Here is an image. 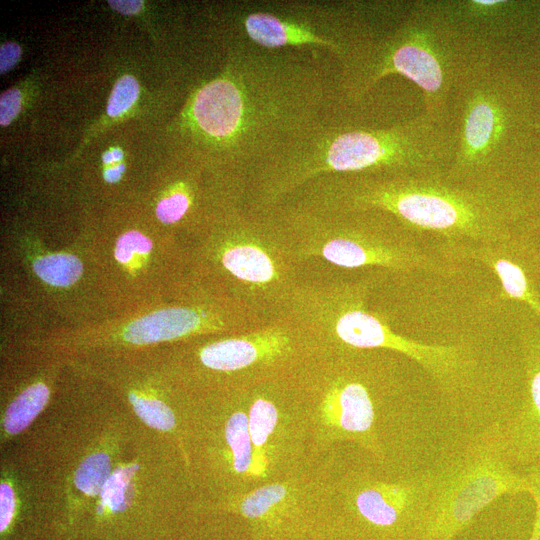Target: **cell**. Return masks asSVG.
Segmentation results:
<instances>
[{
    "label": "cell",
    "mask_w": 540,
    "mask_h": 540,
    "mask_svg": "<svg viewBox=\"0 0 540 540\" xmlns=\"http://www.w3.org/2000/svg\"><path fill=\"white\" fill-rule=\"evenodd\" d=\"M338 94L326 68L243 42L225 70L195 91L187 118L225 156L229 194L240 198L253 173L333 113Z\"/></svg>",
    "instance_id": "6da1fadb"
},
{
    "label": "cell",
    "mask_w": 540,
    "mask_h": 540,
    "mask_svg": "<svg viewBox=\"0 0 540 540\" xmlns=\"http://www.w3.org/2000/svg\"><path fill=\"white\" fill-rule=\"evenodd\" d=\"M447 171L366 172L317 178L286 202L305 208L377 210L408 232L448 243H494L514 236L525 206L503 178L456 181Z\"/></svg>",
    "instance_id": "7a4b0ae2"
},
{
    "label": "cell",
    "mask_w": 540,
    "mask_h": 540,
    "mask_svg": "<svg viewBox=\"0 0 540 540\" xmlns=\"http://www.w3.org/2000/svg\"><path fill=\"white\" fill-rule=\"evenodd\" d=\"M333 114V113H332ZM332 114L295 138L246 181L241 200L272 210L327 175L447 171L456 137L427 114L382 127L339 124Z\"/></svg>",
    "instance_id": "3957f363"
},
{
    "label": "cell",
    "mask_w": 540,
    "mask_h": 540,
    "mask_svg": "<svg viewBox=\"0 0 540 540\" xmlns=\"http://www.w3.org/2000/svg\"><path fill=\"white\" fill-rule=\"evenodd\" d=\"M215 212L183 242L186 277L264 321L280 317L301 280L302 266L275 212L234 198Z\"/></svg>",
    "instance_id": "277c9868"
},
{
    "label": "cell",
    "mask_w": 540,
    "mask_h": 540,
    "mask_svg": "<svg viewBox=\"0 0 540 540\" xmlns=\"http://www.w3.org/2000/svg\"><path fill=\"white\" fill-rule=\"evenodd\" d=\"M301 280L284 313L310 338L325 337L349 350L387 349L420 365L439 389L456 398L468 394L476 381L477 362L464 345L426 344L393 330L389 319L368 307L373 279L356 281Z\"/></svg>",
    "instance_id": "5b68a950"
},
{
    "label": "cell",
    "mask_w": 540,
    "mask_h": 540,
    "mask_svg": "<svg viewBox=\"0 0 540 540\" xmlns=\"http://www.w3.org/2000/svg\"><path fill=\"white\" fill-rule=\"evenodd\" d=\"M301 266L320 260L342 269L382 268L454 276L457 267L421 247L395 218L377 210L272 209Z\"/></svg>",
    "instance_id": "8992f818"
},
{
    "label": "cell",
    "mask_w": 540,
    "mask_h": 540,
    "mask_svg": "<svg viewBox=\"0 0 540 540\" xmlns=\"http://www.w3.org/2000/svg\"><path fill=\"white\" fill-rule=\"evenodd\" d=\"M457 36L427 8L383 36H362L337 76L339 94L360 100L378 81L399 74L422 91L425 114L447 124L449 100L469 64L454 52Z\"/></svg>",
    "instance_id": "52a82bcc"
},
{
    "label": "cell",
    "mask_w": 540,
    "mask_h": 540,
    "mask_svg": "<svg viewBox=\"0 0 540 540\" xmlns=\"http://www.w3.org/2000/svg\"><path fill=\"white\" fill-rule=\"evenodd\" d=\"M495 423L475 435L432 472V490L422 540H451L485 507L505 494L528 492L514 470Z\"/></svg>",
    "instance_id": "ba28073f"
},
{
    "label": "cell",
    "mask_w": 540,
    "mask_h": 540,
    "mask_svg": "<svg viewBox=\"0 0 540 540\" xmlns=\"http://www.w3.org/2000/svg\"><path fill=\"white\" fill-rule=\"evenodd\" d=\"M266 321L187 282L176 296L56 333L74 341L146 346L191 337L247 331Z\"/></svg>",
    "instance_id": "9c48e42d"
},
{
    "label": "cell",
    "mask_w": 540,
    "mask_h": 540,
    "mask_svg": "<svg viewBox=\"0 0 540 540\" xmlns=\"http://www.w3.org/2000/svg\"><path fill=\"white\" fill-rule=\"evenodd\" d=\"M92 245L110 316L172 298L184 287V247L166 232L123 227L92 237Z\"/></svg>",
    "instance_id": "30bf717a"
},
{
    "label": "cell",
    "mask_w": 540,
    "mask_h": 540,
    "mask_svg": "<svg viewBox=\"0 0 540 540\" xmlns=\"http://www.w3.org/2000/svg\"><path fill=\"white\" fill-rule=\"evenodd\" d=\"M459 131L447 176L456 181L503 178V150L511 131V110L496 70L469 64L455 88Z\"/></svg>",
    "instance_id": "8fae6325"
},
{
    "label": "cell",
    "mask_w": 540,
    "mask_h": 540,
    "mask_svg": "<svg viewBox=\"0 0 540 540\" xmlns=\"http://www.w3.org/2000/svg\"><path fill=\"white\" fill-rule=\"evenodd\" d=\"M238 23L244 43L266 49L313 46L343 63L362 37L344 12L329 4L244 5Z\"/></svg>",
    "instance_id": "7c38bea8"
},
{
    "label": "cell",
    "mask_w": 540,
    "mask_h": 540,
    "mask_svg": "<svg viewBox=\"0 0 540 540\" xmlns=\"http://www.w3.org/2000/svg\"><path fill=\"white\" fill-rule=\"evenodd\" d=\"M352 496L351 517L340 529L368 540H422L432 472L397 482L364 481Z\"/></svg>",
    "instance_id": "4fadbf2b"
},
{
    "label": "cell",
    "mask_w": 540,
    "mask_h": 540,
    "mask_svg": "<svg viewBox=\"0 0 540 540\" xmlns=\"http://www.w3.org/2000/svg\"><path fill=\"white\" fill-rule=\"evenodd\" d=\"M525 393L518 413L501 424L507 455L515 465L540 462V335L528 332L522 338Z\"/></svg>",
    "instance_id": "5bb4252c"
},
{
    "label": "cell",
    "mask_w": 540,
    "mask_h": 540,
    "mask_svg": "<svg viewBox=\"0 0 540 540\" xmlns=\"http://www.w3.org/2000/svg\"><path fill=\"white\" fill-rule=\"evenodd\" d=\"M328 402L333 405L338 426L346 433L370 441L374 433L376 408L373 393L358 376L338 379L328 394Z\"/></svg>",
    "instance_id": "9a60e30c"
},
{
    "label": "cell",
    "mask_w": 540,
    "mask_h": 540,
    "mask_svg": "<svg viewBox=\"0 0 540 540\" xmlns=\"http://www.w3.org/2000/svg\"><path fill=\"white\" fill-rule=\"evenodd\" d=\"M198 207V187L189 179L179 180L168 187L154 206V215L163 231L180 240L176 234L190 223Z\"/></svg>",
    "instance_id": "2e32d148"
},
{
    "label": "cell",
    "mask_w": 540,
    "mask_h": 540,
    "mask_svg": "<svg viewBox=\"0 0 540 540\" xmlns=\"http://www.w3.org/2000/svg\"><path fill=\"white\" fill-rule=\"evenodd\" d=\"M50 391L44 383H35L22 391L5 412L4 427L10 434L24 430L46 405Z\"/></svg>",
    "instance_id": "e0dca14e"
},
{
    "label": "cell",
    "mask_w": 540,
    "mask_h": 540,
    "mask_svg": "<svg viewBox=\"0 0 540 540\" xmlns=\"http://www.w3.org/2000/svg\"><path fill=\"white\" fill-rule=\"evenodd\" d=\"M226 439L233 453V464L237 472H246L251 464V436L248 428V417L237 412L226 425Z\"/></svg>",
    "instance_id": "ac0fdd59"
},
{
    "label": "cell",
    "mask_w": 540,
    "mask_h": 540,
    "mask_svg": "<svg viewBox=\"0 0 540 540\" xmlns=\"http://www.w3.org/2000/svg\"><path fill=\"white\" fill-rule=\"evenodd\" d=\"M110 460L105 453H96L87 457L75 473L76 487L88 495L101 492L109 478Z\"/></svg>",
    "instance_id": "d6986e66"
},
{
    "label": "cell",
    "mask_w": 540,
    "mask_h": 540,
    "mask_svg": "<svg viewBox=\"0 0 540 540\" xmlns=\"http://www.w3.org/2000/svg\"><path fill=\"white\" fill-rule=\"evenodd\" d=\"M286 495V489L280 484L262 487L247 496L240 505L241 514L250 520L266 522L273 508Z\"/></svg>",
    "instance_id": "ffe728a7"
},
{
    "label": "cell",
    "mask_w": 540,
    "mask_h": 540,
    "mask_svg": "<svg viewBox=\"0 0 540 540\" xmlns=\"http://www.w3.org/2000/svg\"><path fill=\"white\" fill-rule=\"evenodd\" d=\"M129 400L136 414L149 426L167 431L175 424L172 410L162 401L129 393Z\"/></svg>",
    "instance_id": "44dd1931"
},
{
    "label": "cell",
    "mask_w": 540,
    "mask_h": 540,
    "mask_svg": "<svg viewBox=\"0 0 540 540\" xmlns=\"http://www.w3.org/2000/svg\"><path fill=\"white\" fill-rule=\"evenodd\" d=\"M278 415L275 406L264 399L256 400L249 412L248 428L252 443L262 446L274 430Z\"/></svg>",
    "instance_id": "7402d4cb"
},
{
    "label": "cell",
    "mask_w": 540,
    "mask_h": 540,
    "mask_svg": "<svg viewBox=\"0 0 540 540\" xmlns=\"http://www.w3.org/2000/svg\"><path fill=\"white\" fill-rule=\"evenodd\" d=\"M139 96V84L130 75L122 76L115 83L107 103V115L111 118L118 117L127 112L137 101Z\"/></svg>",
    "instance_id": "603a6c76"
},
{
    "label": "cell",
    "mask_w": 540,
    "mask_h": 540,
    "mask_svg": "<svg viewBox=\"0 0 540 540\" xmlns=\"http://www.w3.org/2000/svg\"><path fill=\"white\" fill-rule=\"evenodd\" d=\"M128 471H117L112 474L101 490L103 504L112 511H122L126 508V489L128 484Z\"/></svg>",
    "instance_id": "cb8c5ba5"
},
{
    "label": "cell",
    "mask_w": 540,
    "mask_h": 540,
    "mask_svg": "<svg viewBox=\"0 0 540 540\" xmlns=\"http://www.w3.org/2000/svg\"><path fill=\"white\" fill-rule=\"evenodd\" d=\"M524 475L528 482V493L535 501V519L529 540H540V462L528 466Z\"/></svg>",
    "instance_id": "d4e9b609"
},
{
    "label": "cell",
    "mask_w": 540,
    "mask_h": 540,
    "mask_svg": "<svg viewBox=\"0 0 540 540\" xmlns=\"http://www.w3.org/2000/svg\"><path fill=\"white\" fill-rule=\"evenodd\" d=\"M21 91L11 88L1 94L0 97V124L7 126L18 115L21 109Z\"/></svg>",
    "instance_id": "484cf974"
},
{
    "label": "cell",
    "mask_w": 540,
    "mask_h": 540,
    "mask_svg": "<svg viewBox=\"0 0 540 540\" xmlns=\"http://www.w3.org/2000/svg\"><path fill=\"white\" fill-rule=\"evenodd\" d=\"M14 494L6 483L0 486V530L4 531L9 525L14 512Z\"/></svg>",
    "instance_id": "4316f807"
},
{
    "label": "cell",
    "mask_w": 540,
    "mask_h": 540,
    "mask_svg": "<svg viewBox=\"0 0 540 540\" xmlns=\"http://www.w3.org/2000/svg\"><path fill=\"white\" fill-rule=\"evenodd\" d=\"M21 47L15 42L3 43L0 47V72L1 74L10 70L21 57Z\"/></svg>",
    "instance_id": "83f0119b"
},
{
    "label": "cell",
    "mask_w": 540,
    "mask_h": 540,
    "mask_svg": "<svg viewBox=\"0 0 540 540\" xmlns=\"http://www.w3.org/2000/svg\"><path fill=\"white\" fill-rule=\"evenodd\" d=\"M108 4L110 5V7L112 9L116 10L117 12H119L121 14H125V15L136 14L143 7V2L142 1H134V0H129V1H126V0H124V1L123 0L122 1L109 0Z\"/></svg>",
    "instance_id": "f1b7e54d"
},
{
    "label": "cell",
    "mask_w": 540,
    "mask_h": 540,
    "mask_svg": "<svg viewBox=\"0 0 540 540\" xmlns=\"http://www.w3.org/2000/svg\"><path fill=\"white\" fill-rule=\"evenodd\" d=\"M125 171L126 166L123 163L107 167L103 172V179L108 184H116L122 179Z\"/></svg>",
    "instance_id": "f546056e"
},
{
    "label": "cell",
    "mask_w": 540,
    "mask_h": 540,
    "mask_svg": "<svg viewBox=\"0 0 540 540\" xmlns=\"http://www.w3.org/2000/svg\"><path fill=\"white\" fill-rule=\"evenodd\" d=\"M334 537H331L329 540H368L364 538H360L354 535H351L342 529H338L334 534Z\"/></svg>",
    "instance_id": "4dcf8cb0"
},
{
    "label": "cell",
    "mask_w": 540,
    "mask_h": 540,
    "mask_svg": "<svg viewBox=\"0 0 540 540\" xmlns=\"http://www.w3.org/2000/svg\"><path fill=\"white\" fill-rule=\"evenodd\" d=\"M102 161H103L104 164H107V165H111V164L115 163L111 150L106 151L102 155Z\"/></svg>",
    "instance_id": "1f68e13d"
},
{
    "label": "cell",
    "mask_w": 540,
    "mask_h": 540,
    "mask_svg": "<svg viewBox=\"0 0 540 540\" xmlns=\"http://www.w3.org/2000/svg\"><path fill=\"white\" fill-rule=\"evenodd\" d=\"M111 152H112L115 163L119 162L123 158V152L120 148H112Z\"/></svg>",
    "instance_id": "d6a6232c"
}]
</instances>
